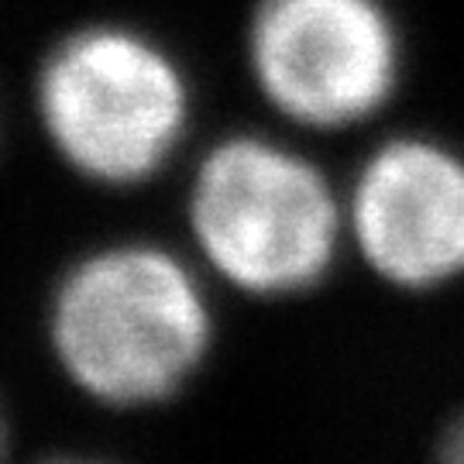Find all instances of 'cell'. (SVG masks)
<instances>
[{
	"mask_svg": "<svg viewBox=\"0 0 464 464\" xmlns=\"http://www.w3.org/2000/svg\"><path fill=\"white\" fill-rule=\"evenodd\" d=\"M348 255L382 285L430 296L464 282V149L430 131L375 141L344 183Z\"/></svg>",
	"mask_w": 464,
	"mask_h": 464,
	"instance_id": "obj_5",
	"label": "cell"
},
{
	"mask_svg": "<svg viewBox=\"0 0 464 464\" xmlns=\"http://www.w3.org/2000/svg\"><path fill=\"white\" fill-rule=\"evenodd\" d=\"M38 107L72 169L107 186H134L169 166L189 124L179 63L128 28H86L49 55Z\"/></svg>",
	"mask_w": 464,
	"mask_h": 464,
	"instance_id": "obj_4",
	"label": "cell"
},
{
	"mask_svg": "<svg viewBox=\"0 0 464 464\" xmlns=\"http://www.w3.org/2000/svg\"><path fill=\"white\" fill-rule=\"evenodd\" d=\"M52 344L69 379L107 406L179 396L214 348L203 282L159 245H114L72 268L55 293Z\"/></svg>",
	"mask_w": 464,
	"mask_h": 464,
	"instance_id": "obj_2",
	"label": "cell"
},
{
	"mask_svg": "<svg viewBox=\"0 0 464 464\" xmlns=\"http://www.w3.org/2000/svg\"><path fill=\"white\" fill-rule=\"evenodd\" d=\"M186 210L210 272L251 299L310 296L348 258L344 183L285 138L217 141L193 172Z\"/></svg>",
	"mask_w": 464,
	"mask_h": 464,
	"instance_id": "obj_1",
	"label": "cell"
},
{
	"mask_svg": "<svg viewBox=\"0 0 464 464\" xmlns=\"http://www.w3.org/2000/svg\"><path fill=\"white\" fill-rule=\"evenodd\" d=\"M245 59L285 128L344 134L396 103L410 49L389 0H255Z\"/></svg>",
	"mask_w": 464,
	"mask_h": 464,
	"instance_id": "obj_3",
	"label": "cell"
},
{
	"mask_svg": "<svg viewBox=\"0 0 464 464\" xmlns=\"http://www.w3.org/2000/svg\"><path fill=\"white\" fill-rule=\"evenodd\" d=\"M437 458L448 464H464V410L450 416L437 433Z\"/></svg>",
	"mask_w": 464,
	"mask_h": 464,
	"instance_id": "obj_6",
	"label": "cell"
},
{
	"mask_svg": "<svg viewBox=\"0 0 464 464\" xmlns=\"http://www.w3.org/2000/svg\"><path fill=\"white\" fill-rule=\"evenodd\" d=\"M4 448H7V423H4V413H0V458H4Z\"/></svg>",
	"mask_w": 464,
	"mask_h": 464,
	"instance_id": "obj_7",
	"label": "cell"
}]
</instances>
